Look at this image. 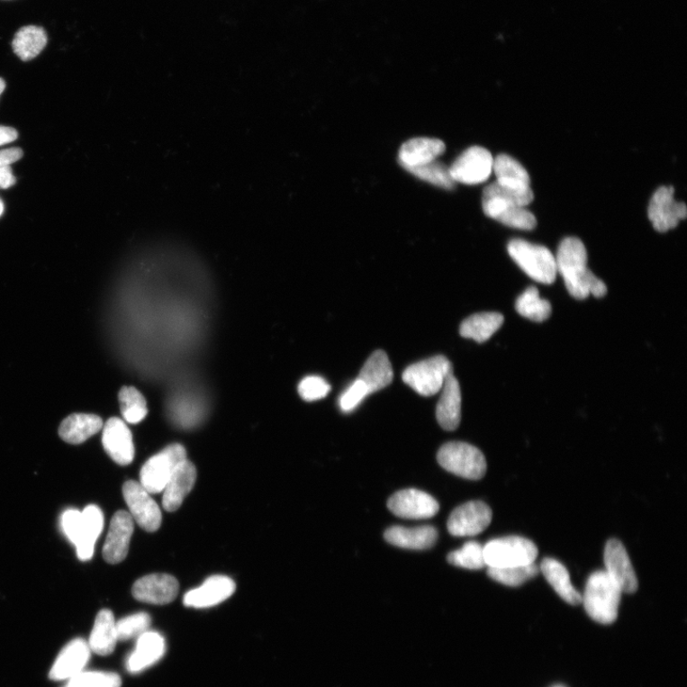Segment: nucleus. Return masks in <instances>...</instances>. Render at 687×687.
<instances>
[{"label": "nucleus", "instance_id": "c85d7f7f", "mask_svg": "<svg viewBox=\"0 0 687 687\" xmlns=\"http://www.w3.org/2000/svg\"><path fill=\"white\" fill-rule=\"evenodd\" d=\"M83 534L75 546L79 561L88 562L93 557L95 541L104 529V518L98 506L89 505L82 512Z\"/></svg>", "mask_w": 687, "mask_h": 687}, {"label": "nucleus", "instance_id": "423d86ee", "mask_svg": "<svg viewBox=\"0 0 687 687\" xmlns=\"http://www.w3.org/2000/svg\"><path fill=\"white\" fill-rule=\"evenodd\" d=\"M452 373L454 370L449 359L437 356L409 366L402 378L414 392L429 397L442 390L447 377Z\"/></svg>", "mask_w": 687, "mask_h": 687}, {"label": "nucleus", "instance_id": "7c9ffc66", "mask_svg": "<svg viewBox=\"0 0 687 687\" xmlns=\"http://www.w3.org/2000/svg\"><path fill=\"white\" fill-rule=\"evenodd\" d=\"M493 172L497 183L502 186L516 189H531L529 172L512 157L502 154L493 158Z\"/></svg>", "mask_w": 687, "mask_h": 687}, {"label": "nucleus", "instance_id": "20e7f679", "mask_svg": "<svg viewBox=\"0 0 687 687\" xmlns=\"http://www.w3.org/2000/svg\"><path fill=\"white\" fill-rule=\"evenodd\" d=\"M484 555L489 568H505L535 564L538 550L529 538L506 537L488 541Z\"/></svg>", "mask_w": 687, "mask_h": 687}, {"label": "nucleus", "instance_id": "79ce46f5", "mask_svg": "<svg viewBox=\"0 0 687 687\" xmlns=\"http://www.w3.org/2000/svg\"><path fill=\"white\" fill-rule=\"evenodd\" d=\"M61 527L68 538L77 545L83 534V515L77 509H68L61 517Z\"/></svg>", "mask_w": 687, "mask_h": 687}, {"label": "nucleus", "instance_id": "a211bd4d", "mask_svg": "<svg viewBox=\"0 0 687 687\" xmlns=\"http://www.w3.org/2000/svg\"><path fill=\"white\" fill-rule=\"evenodd\" d=\"M91 649L84 638H75L62 648L50 677L53 681H69L84 673L91 656Z\"/></svg>", "mask_w": 687, "mask_h": 687}, {"label": "nucleus", "instance_id": "4c0bfd02", "mask_svg": "<svg viewBox=\"0 0 687 687\" xmlns=\"http://www.w3.org/2000/svg\"><path fill=\"white\" fill-rule=\"evenodd\" d=\"M151 618L147 613H137L127 616L116 622L119 641H129L138 638L149 630Z\"/></svg>", "mask_w": 687, "mask_h": 687}, {"label": "nucleus", "instance_id": "f257e3e1", "mask_svg": "<svg viewBox=\"0 0 687 687\" xmlns=\"http://www.w3.org/2000/svg\"><path fill=\"white\" fill-rule=\"evenodd\" d=\"M587 251L580 239L568 237L559 245L556 257L557 274L565 280L570 295L583 300L606 295L607 286L587 267Z\"/></svg>", "mask_w": 687, "mask_h": 687}, {"label": "nucleus", "instance_id": "f704fd0d", "mask_svg": "<svg viewBox=\"0 0 687 687\" xmlns=\"http://www.w3.org/2000/svg\"><path fill=\"white\" fill-rule=\"evenodd\" d=\"M539 568L536 564L505 568H489L488 576L502 584L518 587L538 576Z\"/></svg>", "mask_w": 687, "mask_h": 687}, {"label": "nucleus", "instance_id": "a878e982", "mask_svg": "<svg viewBox=\"0 0 687 687\" xmlns=\"http://www.w3.org/2000/svg\"><path fill=\"white\" fill-rule=\"evenodd\" d=\"M103 420L95 414L74 413L59 426V434L62 440L70 444H81L103 429Z\"/></svg>", "mask_w": 687, "mask_h": 687}, {"label": "nucleus", "instance_id": "ea45409f", "mask_svg": "<svg viewBox=\"0 0 687 687\" xmlns=\"http://www.w3.org/2000/svg\"><path fill=\"white\" fill-rule=\"evenodd\" d=\"M298 392L303 401L312 402L325 398L330 392V386L323 377L313 375L300 382Z\"/></svg>", "mask_w": 687, "mask_h": 687}, {"label": "nucleus", "instance_id": "a18cd8bd", "mask_svg": "<svg viewBox=\"0 0 687 687\" xmlns=\"http://www.w3.org/2000/svg\"><path fill=\"white\" fill-rule=\"evenodd\" d=\"M15 184V178L10 167L0 168V188L7 189Z\"/></svg>", "mask_w": 687, "mask_h": 687}, {"label": "nucleus", "instance_id": "39448f33", "mask_svg": "<svg viewBox=\"0 0 687 687\" xmlns=\"http://www.w3.org/2000/svg\"><path fill=\"white\" fill-rule=\"evenodd\" d=\"M439 466L456 475L478 481L487 471V462L483 452L465 442H449L443 445L438 454Z\"/></svg>", "mask_w": 687, "mask_h": 687}, {"label": "nucleus", "instance_id": "7ed1b4c3", "mask_svg": "<svg viewBox=\"0 0 687 687\" xmlns=\"http://www.w3.org/2000/svg\"><path fill=\"white\" fill-rule=\"evenodd\" d=\"M507 249L511 258L530 278L546 285L555 282L557 276L556 258L547 248L515 239Z\"/></svg>", "mask_w": 687, "mask_h": 687}, {"label": "nucleus", "instance_id": "473e14b6", "mask_svg": "<svg viewBox=\"0 0 687 687\" xmlns=\"http://www.w3.org/2000/svg\"><path fill=\"white\" fill-rule=\"evenodd\" d=\"M518 313L534 322L547 321L552 313L551 303L540 297L536 286H530L516 302Z\"/></svg>", "mask_w": 687, "mask_h": 687}, {"label": "nucleus", "instance_id": "c03bdc74", "mask_svg": "<svg viewBox=\"0 0 687 687\" xmlns=\"http://www.w3.org/2000/svg\"><path fill=\"white\" fill-rule=\"evenodd\" d=\"M18 137V131L12 127L0 125V146L7 145V143L17 140Z\"/></svg>", "mask_w": 687, "mask_h": 687}, {"label": "nucleus", "instance_id": "2eb2a0df", "mask_svg": "<svg viewBox=\"0 0 687 687\" xmlns=\"http://www.w3.org/2000/svg\"><path fill=\"white\" fill-rule=\"evenodd\" d=\"M134 532V520L126 511H118L112 518L109 531L103 549L104 561L118 565L129 554Z\"/></svg>", "mask_w": 687, "mask_h": 687}, {"label": "nucleus", "instance_id": "de8ad7c7", "mask_svg": "<svg viewBox=\"0 0 687 687\" xmlns=\"http://www.w3.org/2000/svg\"><path fill=\"white\" fill-rule=\"evenodd\" d=\"M5 211V205L2 200H0V216L4 213Z\"/></svg>", "mask_w": 687, "mask_h": 687}, {"label": "nucleus", "instance_id": "49530a36", "mask_svg": "<svg viewBox=\"0 0 687 687\" xmlns=\"http://www.w3.org/2000/svg\"><path fill=\"white\" fill-rule=\"evenodd\" d=\"M6 88V83L3 77H0V95H3Z\"/></svg>", "mask_w": 687, "mask_h": 687}, {"label": "nucleus", "instance_id": "2f4dec72", "mask_svg": "<svg viewBox=\"0 0 687 687\" xmlns=\"http://www.w3.org/2000/svg\"><path fill=\"white\" fill-rule=\"evenodd\" d=\"M46 31L40 26L29 25L21 28L12 42L13 51L23 61L37 58L47 45Z\"/></svg>", "mask_w": 687, "mask_h": 687}, {"label": "nucleus", "instance_id": "0eeeda50", "mask_svg": "<svg viewBox=\"0 0 687 687\" xmlns=\"http://www.w3.org/2000/svg\"><path fill=\"white\" fill-rule=\"evenodd\" d=\"M186 458L181 444H172L161 453L150 457L140 470V484L150 493H163L170 476Z\"/></svg>", "mask_w": 687, "mask_h": 687}, {"label": "nucleus", "instance_id": "6ab92c4d", "mask_svg": "<svg viewBox=\"0 0 687 687\" xmlns=\"http://www.w3.org/2000/svg\"><path fill=\"white\" fill-rule=\"evenodd\" d=\"M236 590L235 583L226 576H212L200 587L190 590L184 603L193 609H210L230 599Z\"/></svg>", "mask_w": 687, "mask_h": 687}, {"label": "nucleus", "instance_id": "f03ea898", "mask_svg": "<svg viewBox=\"0 0 687 687\" xmlns=\"http://www.w3.org/2000/svg\"><path fill=\"white\" fill-rule=\"evenodd\" d=\"M621 593L605 570L596 571L586 583L582 602L591 619L601 625H610L618 618Z\"/></svg>", "mask_w": 687, "mask_h": 687}, {"label": "nucleus", "instance_id": "cd10ccee", "mask_svg": "<svg viewBox=\"0 0 687 687\" xmlns=\"http://www.w3.org/2000/svg\"><path fill=\"white\" fill-rule=\"evenodd\" d=\"M540 570L556 594L571 605H578L583 601V596L574 588L570 580L566 567L556 559L547 557L543 559Z\"/></svg>", "mask_w": 687, "mask_h": 687}, {"label": "nucleus", "instance_id": "09e8293b", "mask_svg": "<svg viewBox=\"0 0 687 687\" xmlns=\"http://www.w3.org/2000/svg\"><path fill=\"white\" fill-rule=\"evenodd\" d=\"M556 687H563V686H556Z\"/></svg>", "mask_w": 687, "mask_h": 687}, {"label": "nucleus", "instance_id": "e433bc0d", "mask_svg": "<svg viewBox=\"0 0 687 687\" xmlns=\"http://www.w3.org/2000/svg\"><path fill=\"white\" fill-rule=\"evenodd\" d=\"M452 565L469 570H479L486 566L484 547L476 541H469L462 548L448 555Z\"/></svg>", "mask_w": 687, "mask_h": 687}, {"label": "nucleus", "instance_id": "72a5a7b5", "mask_svg": "<svg viewBox=\"0 0 687 687\" xmlns=\"http://www.w3.org/2000/svg\"><path fill=\"white\" fill-rule=\"evenodd\" d=\"M122 417L126 422L138 424L146 419L148 406L145 396L134 387H122L119 393Z\"/></svg>", "mask_w": 687, "mask_h": 687}, {"label": "nucleus", "instance_id": "6e6552de", "mask_svg": "<svg viewBox=\"0 0 687 687\" xmlns=\"http://www.w3.org/2000/svg\"><path fill=\"white\" fill-rule=\"evenodd\" d=\"M122 493L132 519L143 530L156 532L162 524V512L151 493L134 481L126 482Z\"/></svg>", "mask_w": 687, "mask_h": 687}, {"label": "nucleus", "instance_id": "aec40b11", "mask_svg": "<svg viewBox=\"0 0 687 687\" xmlns=\"http://www.w3.org/2000/svg\"><path fill=\"white\" fill-rule=\"evenodd\" d=\"M166 641L164 637L149 630L137 638L134 650L126 660V669L130 673H140L164 657Z\"/></svg>", "mask_w": 687, "mask_h": 687}, {"label": "nucleus", "instance_id": "9b49d317", "mask_svg": "<svg viewBox=\"0 0 687 687\" xmlns=\"http://www.w3.org/2000/svg\"><path fill=\"white\" fill-rule=\"evenodd\" d=\"M674 187L662 186L651 198L648 218L655 231L664 233L675 229L687 216L686 205L674 198Z\"/></svg>", "mask_w": 687, "mask_h": 687}, {"label": "nucleus", "instance_id": "393cba45", "mask_svg": "<svg viewBox=\"0 0 687 687\" xmlns=\"http://www.w3.org/2000/svg\"><path fill=\"white\" fill-rule=\"evenodd\" d=\"M116 620L113 613L104 610L95 617L94 627L87 642L91 652L108 656L115 650L119 642Z\"/></svg>", "mask_w": 687, "mask_h": 687}, {"label": "nucleus", "instance_id": "4be33fe9", "mask_svg": "<svg viewBox=\"0 0 687 687\" xmlns=\"http://www.w3.org/2000/svg\"><path fill=\"white\" fill-rule=\"evenodd\" d=\"M445 143L438 139L415 138L404 143L398 154L403 168L424 166L444 154Z\"/></svg>", "mask_w": 687, "mask_h": 687}, {"label": "nucleus", "instance_id": "ddd939ff", "mask_svg": "<svg viewBox=\"0 0 687 687\" xmlns=\"http://www.w3.org/2000/svg\"><path fill=\"white\" fill-rule=\"evenodd\" d=\"M492 518L491 508L483 502L475 501L455 509L447 526L455 537H472L487 529Z\"/></svg>", "mask_w": 687, "mask_h": 687}, {"label": "nucleus", "instance_id": "a19ab883", "mask_svg": "<svg viewBox=\"0 0 687 687\" xmlns=\"http://www.w3.org/2000/svg\"><path fill=\"white\" fill-rule=\"evenodd\" d=\"M367 395H370L369 391L364 383L357 378L340 396L339 407L344 412L353 411Z\"/></svg>", "mask_w": 687, "mask_h": 687}, {"label": "nucleus", "instance_id": "4468645a", "mask_svg": "<svg viewBox=\"0 0 687 687\" xmlns=\"http://www.w3.org/2000/svg\"><path fill=\"white\" fill-rule=\"evenodd\" d=\"M605 572L619 587L622 593L633 594L638 587L637 578L629 556L622 543L612 538L604 550Z\"/></svg>", "mask_w": 687, "mask_h": 687}, {"label": "nucleus", "instance_id": "58836bf2", "mask_svg": "<svg viewBox=\"0 0 687 687\" xmlns=\"http://www.w3.org/2000/svg\"><path fill=\"white\" fill-rule=\"evenodd\" d=\"M121 677L103 671H84L68 682L65 687H121Z\"/></svg>", "mask_w": 687, "mask_h": 687}, {"label": "nucleus", "instance_id": "412c9836", "mask_svg": "<svg viewBox=\"0 0 687 687\" xmlns=\"http://www.w3.org/2000/svg\"><path fill=\"white\" fill-rule=\"evenodd\" d=\"M196 479V467L187 459L176 468L163 491V507L167 512H175L181 507L186 495L193 491Z\"/></svg>", "mask_w": 687, "mask_h": 687}, {"label": "nucleus", "instance_id": "dca6fc26", "mask_svg": "<svg viewBox=\"0 0 687 687\" xmlns=\"http://www.w3.org/2000/svg\"><path fill=\"white\" fill-rule=\"evenodd\" d=\"M179 583L167 574H152L138 580L132 587L137 601L165 605L172 602L179 593Z\"/></svg>", "mask_w": 687, "mask_h": 687}, {"label": "nucleus", "instance_id": "9d476101", "mask_svg": "<svg viewBox=\"0 0 687 687\" xmlns=\"http://www.w3.org/2000/svg\"><path fill=\"white\" fill-rule=\"evenodd\" d=\"M493 166V158L487 149L473 147L463 152L449 169L456 184L473 185L486 182Z\"/></svg>", "mask_w": 687, "mask_h": 687}, {"label": "nucleus", "instance_id": "c9c22d12", "mask_svg": "<svg viewBox=\"0 0 687 687\" xmlns=\"http://www.w3.org/2000/svg\"><path fill=\"white\" fill-rule=\"evenodd\" d=\"M404 169L415 176V177L440 188L450 190L456 185L449 167L438 161Z\"/></svg>", "mask_w": 687, "mask_h": 687}, {"label": "nucleus", "instance_id": "5701e85b", "mask_svg": "<svg viewBox=\"0 0 687 687\" xmlns=\"http://www.w3.org/2000/svg\"><path fill=\"white\" fill-rule=\"evenodd\" d=\"M437 407V419L446 430H455L461 420V390L454 373L447 377Z\"/></svg>", "mask_w": 687, "mask_h": 687}, {"label": "nucleus", "instance_id": "bb28decb", "mask_svg": "<svg viewBox=\"0 0 687 687\" xmlns=\"http://www.w3.org/2000/svg\"><path fill=\"white\" fill-rule=\"evenodd\" d=\"M358 379L364 383L370 394L391 384L393 379V371L385 351H375L364 364Z\"/></svg>", "mask_w": 687, "mask_h": 687}, {"label": "nucleus", "instance_id": "c756f323", "mask_svg": "<svg viewBox=\"0 0 687 687\" xmlns=\"http://www.w3.org/2000/svg\"><path fill=\"white\" fill-rule=\"evenodd\" d=\"M504 323V317L499 312L476 313L466 319L460 326L462 338L477 343L488 341Z\"/></svg>", "mask_w": 687, "mask_h": 687}, {"label": "nucleus", "instance_id": "1a4fd4ad", "mask_svg": "<svg viewBox=\"0 0 687 687\" xmlns=\"http://www.w3.org/2000/svg\"><path fill=\"white\" fill-rule=\"evenodd\" d=\"M483 209L486 216L506 227L522 231H532L537 227L535 215L526 207L506 200L486 187L483 194Z\"/></svg>", "mask_w": 687, "mask_h": 687}, {"label": "nucleus", "instance_id": "f3484780", "mask_svg": "<svg viewBox=\"0 0 687 687\" xmlns=\"http://www.w3.org/2000/svg\"><path fill=\"white\" fill-rule=\"evenodd\" d=\"M103 428V445L107 455L119 466H130L135 456V447L130 428L118 418L110 419Z\"/></svg>", "mask_w": 687, "mask_h": 687}, {"label": "nucleus", "instance_id": "f8f14e48", "mask_svg": "<svg viewBox=\"0 0 687 687\" xmlns=\"http://www.w3.org/2000/svg\"><path fill=\"white\" fill-rule=\"evenodd\" d=\"M388 508L396 517L408 520H425L435 517L439 511L438 502L430 494L417 489L395 493L388 502Z\"/></svg>", "mask_w": 687, "mask_h": 687}, {"label": "nucleus", "instance_id": "b1692460", "mask_svg": "<svg viewBox=\"0 0 687 687\" xmlns=\"http://www.w3.org/2000/svg\"><path fill=\"white\" fill-rule=\"evenodd\" d=\"M390 545L410 550H425L433 547L438 539V531L431 526L406 529L393 526L384 535Z\"/></svg>", "mask_w": 687, "mask_h": 687}, {"label": "nucleus", "instance_id": "37998d69", "mask_svg": "<svg viewBox=\"0 0 687 687\" xmlns=\"http://www.w3.org/2000/svg\"><path fill=\"white\" fill-rule=\"evenodd\" d=\"M23 157V151L18 148L0 151V168L10 167Z\"/></svg>", "mask_w": 687, "mask_h": 687}]
</instances>
